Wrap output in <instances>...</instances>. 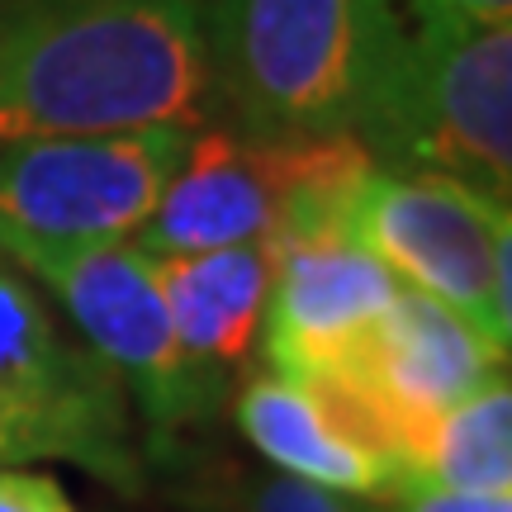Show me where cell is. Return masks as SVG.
<instances>
[{
  "mask_svg": "<svg viewBox=\"0 0 512 512\" xmlns=\"http://www.w3.org/2000/svg\"><path fill=\"white\" fill-rule=\"evenodd\" d=\"M214 67L200 0H5L0 147L200 128Z\"/></svg>",
  "mask_w": 512,
  "mask_h": 512,
  "instance_id": "1",
  "label": "cell"
},
{
  "mask_svg": "<svg viewBox=\"0 0 512 512\" xmlns=\"http://www.w3.org/2000/svg\"><path fill=\"white\" fill-rule=\"evenodd\" d=\"M214 95L247 138L356 133L394 43V0H200Z\"/></svg>",
  "mask_w": 512,
  "mask_h": 512,
  "instance_id": "2",
  "label": "cell"
},
{
  "mask_svg": "<svg viewBox=\"0 0 512 512\" xmlns=\"http://www.w3.org/2000/svg\"><path fill=\"white\" fill-rule=\"evenodd\" d=\"M394 10V43L356 138L399 176H441L508 204L512 24H446L399 0Z\"/></svg>",
  "mask_w": 512,
  "mask_h": 512,
  "instance_id": "3",
  "label": "cell"
},
{
  "mask_svg": "<svg viewBox=\"0 0 512 512\" xmlns=\"http://www.w3.org/2000/svg\"><path fill=\"white\" fill-rule=\"evenodd\" d=\"M195 128L0 147V252L29 275L128 242L157 209Z\"/></svg>",
  "mask_w": 512,
  "mask_h": 512,
  "instance_id": "4",
  "label": "cell"
},
{
  "mask_svg": "<svg viewBox=\"0 0 512 512\" xmlns=\"http://www.w3.org/2000/svg\"><path fill=\"white\" fill-rule=\"evenodd\" d=\"M67 460L138 494L143 460L128 394L86 342H72L29 280L0 266V470Z\"/></svg>",
  "mask_w": 512,
  "mask_h": 512,
  "instance_id": "5",
  "label": "cell"
},
{
  "mask_svg": "<svg viewBox=\"0 0 512 512\" xmlns=\"http://www.w3.org/2000/svg\"><path fill=\"white\" fill-rule=\"evenodd\" d=\"M351 238L394 280L460 313L489 347L512 337V214L441 176L370 171L347 214Z\"/></svg>",
  "mask_w": 512,
  "mask_h": 512,
  "instance_id": "6",
  "label": "cell"
},
{
  "mask_svg": "<svg viewBox=\"0 0 512 512\" xmlns=\"http://www.w3.org/2000/svg\"><path fill=\"white\" fill-rule=\"evenodd\" d=\"M38 280L67 304L86 347L119 375L124 394L138 399L162 437L219 408L223 384L190 366L166 313L157 256H147L133 238L67 256Z\"/></svg>",
  "mask_w": 512,
  "mask_h": 512,
  "instance_id": "7",
  "label": "cell"
},
{
  "mask_svg": "<svg viewBox=\"0 0 512 512\" xmlns=\"http://www.w3.org/2000/svg\"><path fill=\"white\" fill-rule=\"evenodd\" d=\"M275 280L266 304V356L280 380L332 370L394 304L399 280L351 233L275 242Z\"/></svg>",
  "mask_w": 512,
  "mask_h": 512,
  "instance_id": "8",
  "label": "cell"
},
{
  "mask_svg": "<svg viewBox=\"0 0 512 512\" xmlns=\"http://www.w3.org/2000/svg\"><path fill=\"white\" fill-rule=\"evenodd\" d=\"M157 280H162L166 313L190 366L228 384V370L252 356L266 328L275 280L271 242L157 256Z\"/></svg>",
  "mask_w": 512,
  "mask_h": 512,
  "instance_id": "9",
  "label": "cell"
},
{
  "mask_svg": "<svg viewBox=\"0 0 512 512\" xmlns=\"http://www.w3.org/2000/svg\"><path fill=\"white\" fill-rule=\"evenodd\" d=\"M233 418L242 437L271 465L290 470V479L299 484L328 489V494L399 498V470L375 456L366 441L351 437L342 422H332V413L304 384L256 375L233 399Z\"/></svg>",
  "mask_w": 512,
  "mask_h": 512,
  "instance_id": "10",
  "label": "cell"
},
{
  "mask_svg": "<svg viewBox=\"0 0 512 512\" xmlns=\"http://www.w3.org/2000/svg\"><path fill=\"white\" fill-rule=\"evenodd\" d=\"M403 494L512 498V389L508 375L484 380L446 408L408 465ZM399 494V498H403Z\"/></svg>",
  "mask_w": 512,
  "mask_h": 512,
  "instance_id": "11",
  "label": "cell"
},
{
  "mask_svg": "<svg viewBox=\"0 0 512 512\" xmlns=\"http://www.w3.org/2000/svg\"><path fill=\"white\" fill-rule=\"evenodd\" d=\"M242 512H351V508H342V498H332L328 489H313V484H299V479H256L247 498H242Z\"/></svg>",
  "mask_w": 512,
  "mask_h": 512,
  "instance_id": "12",
  "label": "cell"
},
{
  "mask_svg": "<svg viewBox=\"0 0 512 512\" xmlns=\"http://www.w3.org/2000/svg\"><path fill=\"white\" fill-rule=\"evenodd\" d=\"M0 512H72V498L53 475L0 470Z\"/></svg>",
  "mask_w": 512,
  "mask_h": 512,
  "instance_id": "13",
  "label": "cell"
},
{
  "mask_svg": "<svg viewBox=\"0 0 512 512\" xmlns=\"http://www.w3.org/2000/svg\"><path fill=\"white\" fill-rule=\"evenodd\" d=\"M399 5L446 24H512V0H399Z\"/></svg>",
  "mask_w": 512,
  "mask_h": 512,
  "instance_id": "14",
  "label": "cell"
},
{
  "mask_svg": "<svg viewBox=\"0 0 512 512\" xmlns=\"http://www.w3.org/2000/svg\"><path fill=\"white\" fill-rule=\"evenodd\" d=\"M389 512H512V498H475V494H403Z\"/></svg>",
  "mask_w": 512,
  "mask_h": 512,
  "instance_id": "15",
  "label": "cell"
},
{
  "mask_svg": "<svg viewBox=\"0 0 512 512\" xmlns=\"http://www.w3.org/2000/svg\"><path fill=\"white\" fill-rule=\"evenodd\" d=\"M0 5H5V0H0Z\"/></svg>",
  "mask_w": 512,
  "mask_h": 512,
  "instance_id": "16",
  "label": "cell"
}]
</instances>
